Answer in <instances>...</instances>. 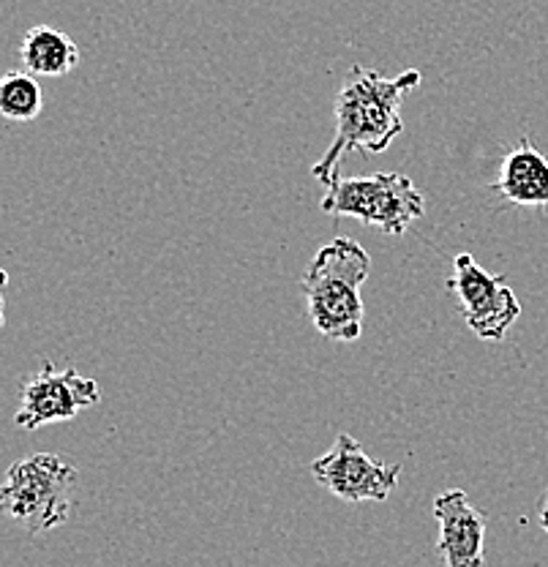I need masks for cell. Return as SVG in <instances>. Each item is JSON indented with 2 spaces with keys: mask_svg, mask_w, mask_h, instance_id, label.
Instances as JSON below:
<instances>
[{
  "mask_svg": "<svg viewBox=\"0 0 548 567\" xmlns=\"http://www.w3.org/2000/svg\"><path fill=\"white\" fill-rule=\"evenodd\" d=\"M76 470L55 453H33L9 466L3 483V507L31 535L58 529L72 516Z\"/></svg>",
  "mask_w": 548,
  "mask_h": 567,
  "instance_id": "3957f363",
  "label": "cell"
},
{
  "mask_svg": "<svg viewBox=\"0 0 548 567\" xmlns=\"http://www.w3.org/2000/svg\"><path fill=\"white\" fill-rule=\"evenodd\" d=\"M494 192L521 208L548 205V158L527 137L505 156Z\"/></svg>",
  "mask_w": 548,
  "mask_h": 567,
  "instance_id": "9c48e42d",
  "label": "cell"
},
{
  "mask_svg": "<svg viewBox=\"0 0 548 567\" xmlns=\"http://www.w3.org/2000/svg\"><path fill=\"white\" fill-rule=\"evenodd\" d=\"M22 71L33 76H63L80 63V47L69 33L52 25H37L22 35Z\"/></svg>",
  "mask_w": 548,
  "mask_h": 567,
  "instance_id": "30bf717a",
  "label": "cell"
},
{
  "mask_svg": "<svg viewBox=\"0 0 548 567\" xmlns=\"http://www.w3.org/2000/svg\"><path fill=\"white\" fill-rule=\"evenodd\" d=\"M44 110V91L28 71H9L0 80V112L17 123L33 121Z\"/></svg>",
  "mask_w": 548,
  "mask_h": 567,
  "instance_id": "8fae6325",
  "label": "cell"
},
{
  "mask_svg": "<svg viewBox=\"0 0 548 567\" xmlns=\"http://www.w3.org/2000/svg\"><path fill=\"white\" fill-rule=\"evenodd\" d=\"M434 518L440 527L437 551L442 567H483L486 563V522L462 488L442 492L434 499Z\"/></svg>",
  "mask_w": 548,
  "mask_h": 567,
  "instance_id": "ba28073f",
  "label": "cell"
},
{
  "mask_svg": "<svg viewBox=\"0 0 548 567\" xmlns=\"http://www.w3.org/2000/svg\"><path fill=\"white\" fill-rule=\"evenodd\" d=\"M540 527H544V532L548 535V492L544 496V505H540Z\"/></svg>",
  "mask_w": 548,
  "mask_h": 567,
  "instance_id": "7c38bea8",
  "label": "cell"
},
{
  "mask_svg": "<svg viewBox=\"0 0 548 567\" xmlns=\"http://www.w3.org/2000/svg\"><path fill=\"white\" fill-rule=\"evenodd\" d=\"M421 71L406 69L399 76H382L380 71L352 66L335 96V137L325 156L311 167L322 186L339 181L341 158L350 153H382L402 134V102L406 93L421 85Z\"/></svg>",
  "mask_w": 548,
  "mask_h": 567,
  "instance_id": "6da1fadb",
  "label": "cell"
},
{
  "mask_svg": "<svg viewBox=\"0 0 548 567\" xmlns=\"http://www.w3.org/2000/svg\"><path fill=\"white\" fill-rule=\"evenodd\" d=\"M371 274V257L350 238H333L303 274L306 311L317 333L330 341H358L363 330L361 287Z\"/></svg>",
  "mask_w": 548,
  "mask_h": 567,
  "instance_id": "7a4b0ae2",
  "label": "cell"
},
{
  "mask_svg": "<svg viewBox=\"0 0 548 567\" xmlns=\"http://www.w3.org/2000/svg\"><path fill=\"white\" fill-rule=\"evenodd\" d=\"M320 208L330 216H350L376 227L385 235L402 238L426 213V199L417 192L415 183L399 173H376L361 177H339L325 188Z\"/></svg>",
  "mask_w": 548,
  "mask_h": 567,
  "instance_id": "277c9868",
  "label": "cell"
},
{
  "mask_svg": "<svg viewBox=\"0 0 548 567\" xmlns=\"http://www.w3.org/2000/svg\"><path fill=\"white\" fill-rule=\"evenodd\" d=\"M447 289L458 298L467 328L483 341H503L510 324L521 317V300L508 287V279L480 268L473 254L453 259Z\"/></svg>",
  "mask_w": 548,
  "mask_h": 567,
  "instance_id": "5b68a950",
  "label": "cell"
},
{
  "mask_svg": "<svg viewBox=\"0 0 548 567\" xmlns=\"http://www.w3.org/2000/svg\"><path fill=\"white\" fill-rule=\"evenodd\" d=\"M102 399L99 382L76 369H55L44 363L20 390V410L14 423L25 431L41 425L72 421L82 410H91Z\"/></svg>",
  "mask_w": 548,
  "mask_h": 567,
  "instance_id": "52a82bcc",
  "label": "cell"
},
{
  "mask_svg": "<svg viewBox=\"0 0 548 567\" xmlns=\"http://www.w3.org/2000/svg\"><path fill=\"white\" fill-rule=\"evenodd\" d=\"M402 470V464H382L371 458L361 442L350 434L335 436L333 447L311 464L314 481L341 502H352V505L385 502L396 492Z\"/></svg>",
  "mask_w": 548,
  "mask_h": 567,
  "instance_id": "8992f818",
  "label": "cell"
}]
</instances>
